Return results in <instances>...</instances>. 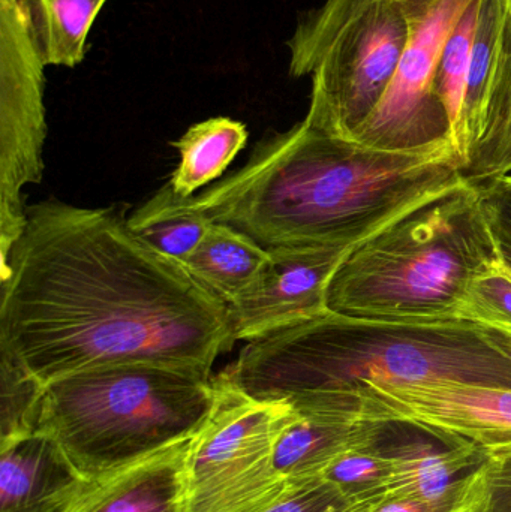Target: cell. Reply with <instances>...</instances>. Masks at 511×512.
Instances as JSON below:
<instances>
[{"label": "cell", "mask_w": 511, "mask_h": 512, "mask_svg": "<svg viewBox=\"0 0 511 512\" xmlns=\"http://www.w3.org/2000/svg\"><path fill=\"white\" fill-rule=\"evenodd\" d=\"M236 342L228 304L119 210L33 204L0 262V354L45 387L126 363L212 378Z\"/></svg>", "instance_id": "6da1fadb"}, {"label": "cell", "mask_w": 511, "mask_h": 512, "mask_svg": "<svg viewBox=\"0 0 511 512\" xmlns=\"http://www.w3.org/2000/svg\"><path fill=\"white\" fill-rule=\"evenodd\" d=\"M450 141L411 152L333 137L305 120L263 138L240 170L171 200L266 249H351L462 182Z\"/></svg>", "instance_id": "7a4b0ae2"}, {"label": "cell", "mask_w": 511, "mask_h": 512, "mask_svg": "<svg viewBox=\"0 0 511 512\" xmlns=\"http://www.w3.org/2000/svg\"><path fill=\"white\" fill-rule=\"evenodd\" d=\"M221 375L255 399L302 411L365 381L447 379L511 390V358L477 322L383 321L329 310L246 343Z\"/></svg>", "instance_id": "3957f363"}, {"label": "cell", "mask_w": 511, "mask_h": 512, "mask_svg": "<svg viewBox=\"0 0 511 512\" xmlns=\"http://www.w3.org/2000/svg\"><path fill=\"white\" fill-rule=\"evenodd\" d=\"M498 258L479 188L462 180L351 248L327 306L353 318L467 321L471 279Z\"/></svg>", "instance_id": "277c9868"}, {"label": "cell", "mask_w": 511, "mask_h": 512, "mask_svg": "<svg viewBox=\"0 0 511 512\" xmlns=\"http://www.w3.org/2000/svg\"><path fill=\"white\" fill-rule=\"evenodd\" d=\"M212 403V378L159 364H116L48 384L38 432L93 480L191 438Z\"/></svg>", "instance_id": "5b68a950"}, {"label": "cell", "mask_w": 511, "mask_h": 512, "mask_svg": "<svg viewBox=\"0 0 511 512\" xmlns=\"http://www.w3.org/2000/svg\"><path fill=\"white\" fill-rule=\"evenodd\" d=\"M212 384V408L186 451L183 512H264L288 487L275 450L296 411L249 396L221 373Z\"/></svg>", "instance_id": "8992f818"}, {"label": "cell", "mask_w": 511, "mask_h": 512, "mask_svg": "<svg viewBox=\"0 0 511 512\" xmlns=\"http://www.w3.org/2000/svg\"><path fill=\"white\" fill-rule=\"evenodd\" d=\"M410 24L401 0H377L327 35L288 39V71L311 78L305 122L353 140L389 90L407 47Z\"/></svg>", "instance_id": "52a82bcc"}, {"label": "cell", "mask_w": 511, "mask_h": 512, "mask_svg": "<svg viewBox=\"0 0 511 512\" xmlns=\"http://www.w3.org/2000/svg\"><path fill=\"white\" fill-rule=\"evenodd\" d=\"M45 63L27 0H0V262L26 222L23 189L42 179Z\"/></svg>", "instance_id": "ba28073f"}, {"label": "cell", "mask_w": 511, "mask_h": 512, "mask_svg": "<svg viewBox=\"0 0 511 512\" xmlns=\"http://www.w3.org/2000/svg\"><path fill=\"white\" fill-rule=\"evenodd\" d=\"M410 36L389 90L353 141L390 152L450 141L449 114L437 92V66L453 26L473 0H401ZM452 143V141H450Z\"/></svg>", "instance_id": "9c48e42d"}, {"label": "cell", "mask_w": 511, "mask_h": 512, "mask_svg": "<svg viewBox=\"0 0 511 512\" xmlns=\"http://www.w3.org/2000/svg\"><path fill=\"white\" fill-rule=\"evenodd\" d=\"M323 405L353 406L380 423L417 427L444 444H471L486 456L511 453V390L465 382L365 381Z\"/></svg>", "instance_id": "30bf717a"}, {"label": "cell", "mask_w": 511, "mask_h": 512, "mask_svg": "<svg viewBox=\"0 0 511 512\" xmlns=\"http://www.w3.org/2000/svg\"><path fill=\"white\" fill-rule=\"evenodd\" d=\"M266 267L228 304L236 340L261 339L329 312L327 288L350 249H273Z\"/></svg>", "instance_id": "8fae6325"}, {"label": "cell", "mask_w": 511, "mask_h": 512, "mask_svg": "<svg viewBox=\"0 0 511 512\" xmlns=\"http://www.w3.org/2000/svg\"><path fill=\"white\" fill-rule=\"evenodd\" d=\"M189 439L87 481L65 512H183Z\"/></svg>", "instance_id": "7c38bea8"}, {"label": "cell", "mask_w": 511, "mask_h": 512, "mask_svg": "<svg viewBox=\"0 0 511 512\" xmlns=\"http://www.w3.org/2000/svg\"><path fill=\"white\" fill-rule=\"evenodd\" d=\"M87 481L44 433L0 447V512H65Z\"/></svg>", "instance_id": "4fadbf2b"}, {"label": "cell", "mask_w": 511, "mask_h": 512, "mask_svg": "<svg viewBox=\"0 0 511 512\" xmlns=\"http://www.w3.org/2000/svg\"><path fill=\"white\" fill-rule=\"evenodd\" d=\"M389 426L359 412L296 411L276 442V468L288 484L323 477L347 451L380 444Z\"/></svg>", "instance_id": "5bb4252c"}, {"label": "cell", "mask_w": 511, "mask_h": 512, "mask_svg": "<svg viewBox=\"0 0 511 512\" xmlns=\"http://www.w3.org/2000/svg\"><path fill=\"white\" fill-rule=\"evenodd\" d=\"M381 448L393 462L389 498L455 504L464 510L471 474L488 460L471 444L438 448L431 442L413 439Z\"/></svg>", "instance_id": "9a60e30c"}, {"label": "cell", "mask_w": 511, "mask_h": 512, "mask_svg": "<svg viewBox=\"0 0 511 512\" xmlns=\"http://www.w3.org/2000/svg\"><path fill=\"white\" fill-rule=\"evenodd\" d=\"M511 176V9L504 20L500 53L492 75L482 128L462 168L465 182L483 185Z\"/></svg>", "instance_id": "2e32d148"}, {"label": "cell", "mask_w": 511, "mask_h": 512, "mask_svg": "<svg viewBox=\"0 0 511 512\" xmlns=\"http://www.w3.org/2000/svg\"><path fill=\"white\" fill-rule=\"evenodd\" d=\"M269 259L270 252L245 234L212 224L183 265L201 285L230 304L251 286Z\"/></svg>", "instance_id": "e0dca14e"}, {"label": "cell", "mask_w": 511, "mask_h": 512, "mask_svg": "<svg viewBox=\"0 0 511 512\" xmlns=\"http://www.w3.org/2000/svg\"><path fill=\"white\" fill-rule=\"evenodd\" d=\"M248 129L230 117H213L192 125L174 141L180 162L171 176V192L189 198L210 185L230 167L248 141Z\"/></svg>", "instance_id": "ac0fdd59"}, {"label": "cell", "mask_w": 511, "mask_h": 512, "mask_svg": "<svg viewBox=\"0 0 511 512\" xmlns=\"http://www.w3.org/2000/svg\"><path fill=\"white\" fill-rule=\"evenodd\" d=\"M47 66L75 68L86 57L87 38L108 0H27Z\"/></svg>", "instance_id": "d6986e66"}, {"label": "cell", "mask_w": 511, "mask_h": 512, "mask_svg": "<svg viewBox=\"0 0 511 512\" xmlns=\"http://www.w3.org/2000/svg\"><path fill=\"white\" fill-rule=\"evenodd\" d=\"M128 225L147 245L183 264L200 245L212 222L177 207L164 186L129 216Z\"/></svg>", "instance_id": "ffe728a7"}, {"label": "cell", "mask_w": 511, "mask_h": 512, "mask_svg": "<svg viewBox=\"0 0 511 512\" xmlns=\"http://www.w3.org/2000/svg\"><path fill=\"white\" fill-rule=\"evenodd\" d=\"M509 3L507 0H480L479 18L471 47L467 96L464 105V134L467 156L482 128L483 113L492 75L500 53L501 35ZM467 162V161H465Z\"/></svg>", "instance_id": "44dd1931"}, {"label": "cell", "mask_w": 511, "mask_h": 512, "mask_svg": "<svg viewBox=\"0 0 511 512\" xmlns=\"http://www.w3.org/2000/svg\"><path fill=\"white\" fill-rule=\"evenodd\" d=\"M480 0H473L447 36L437 66V92L449 114L450 141L464 168L467 143L464 134V105L467 96L471 47L479 18Z\"/></svg>", "instance_id": "7402d4cb"}, {"label": "cell", "mask_w": 511, "mask_h": 512, "mask_svg": "<svg viewBox=\"0 0 511 512\" xmlns=\"http://www.w3.org/2000/svg\"><path fill=\"white\" fill-rule=\"evenodd\" d=\"M348 499L372 510L389 498L393 462L381 444L347 451L323 475Z\"/></svg>", "instance_id": "603a6c76"}, {"label": "cell", "mask_w": 511, "mask_h": 512, "mask_svg": "<svg viewBox=\"0 0 511 512\" xmlns=\"http://www.w3.org/2000/svg\"><path fill=\"white\" fill-rule=\"evenodd\" d=\"M45 385L0 354V447L38 432Z\"/></svg>", "instance_id": "cb8c5ba5"}, {"label": "cell", "mask_w": 511, "mask_h": 512, "mask_svg": "<svg viewBox=\"0 0 511 512\" xmlns=\"http://www.w3.org/2000/svg\"><path fill=\"white\" fill-rule=\"evenodd\" d=\"M465 319L511 331V270L503 256L474 274Z\"/></svg>", "instance_id": "d4e9b609"}, {"label": "cell", "mask_w": 511, "mask_h": 512, "mask_svg": "<svg viewBox=\"0 0 511 512\" xmlns=\"http://www.w3.org/2000/svg\"><path fill=\"white\" fill-rule=\"evenodd\" d=\"M464 512H511V453L489 457L471 474Z\"/></svg>", "instance_id": "484cf974"}, {"label": "cell", "mask_w": 511, "mask_h": 512, "mask_svg": "<svg viewBox=\"0 0 511 512\" xmlns=\"http://www.w3.org/2000/svg\"><path fill=\"white\" fill-rule=\"evenodd\" d=\"M348 499L327 478L317 477L288 484L281 498L264 512H368Z\"/></svg>", "instance_id": "4316f807"}, {"label": "cell", "mask_w": 511, "mask_h": 512, "mask_svg": "<svg viewBox=\"0 0 511 512\" xmlns=\"http://www.w3.org/2000/svg\"><path fill=\"white\" fill-rule=\"evenodd\" d=\"M501 256L511 270V176L477 186Z\"/></svg>", "instance_id": "83f0119b"}, {"label": "cell", "mask_w": 511, "mask_h": 512, "mask_svg": "<svg viewBox=\"0 0 511 512\" xmlns=\"http://www.w3.org/2000/svg\"><path fill=\"white\" fill-rule=\"evenodd\" d=\"M374 2L377 0H324L318 8L300 17L291 38L314 39L327 35Z\"/></svg>", "instance_id": "f1b7e54d"}, {"label": "cell", "mask_w": 511, "mask_h": 512, "mask_svg": "<svg viewBox=\"0 0 511 512\" xmlns=\"http://www.w3.org/2000/svg\"><path fill=\"white\" fill-rule=\"evenodd\" d=\"M368 512H464V507L455 504H429L414 499L387 498Z\"/></svg>", "instance_id": "f546056e"}, {"label": "cell", "mask_w": 511, "mask_h": 512, "mask_svg": "<svg viewBox=\"0 0 511 512\" xmlns=\"http://www.w3.org/2000/svg\"><path fill=\"white\" fill-rule=\"evenodd\" d=\"M482 331L485 339L494 348L500 349L507 357L511 358V331L503 330V328L489 327V325H482Z\"/></svg>", "instance_id": "4dcf8cb0"}, {"label": "cell", "mask_w": 511, "mask_h": 512, "mask_svg": "<svg viewBox=\"0 0 511 512\" xmlns=\"http://www.w3.org/2000/svg\"><path fill=\"white\" fill-rule=\"evenodd\" d=\"M507 3H509L510 9H511V0H507Z\"/></svg>", "instance_id": "1f68e13d"}]
</instances>
